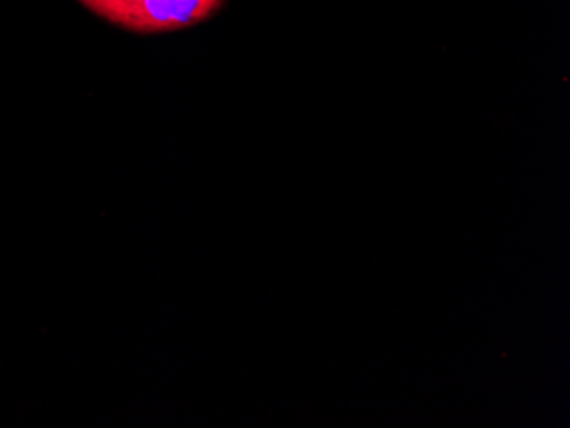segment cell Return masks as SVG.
I'll return each mask as SVG.
<instances>
[{"mask_svg":"<svg viewBox=\"0 0 570 428\" xmlns=\"http://www.w3.org/2000/svg\"><path fill=\"white\" fill-rule=\"evenodd\" d=\"M220 0H124L110 21L139 33L184 30L204 21Z\"/></svg>","mask_w":570,"mask_h":428,"instance_id":"obj_1","label":"cell"},{"mask_svg":"<svg viewBox=\"0 0 570 428\" xmlns=\"http://www.w3.org/2000/svg\"><path fill=\"white\" fill-rule=\"evenodd\" d=\"M81 2L86 8L96 12V14L110 19V16L117 11L118 6H120L124 0H81Z\"/></svg>","mask_w":570,"mask_h":428,"instance_id":"obj_2","label":"cell"}]
</instances>
